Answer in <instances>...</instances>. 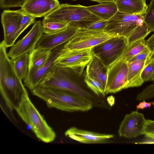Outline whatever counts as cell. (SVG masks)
Listing matches in <instances>:
<instances>
[{
  "label": "cell",
  "instance_id": "6da1fadb",
  "mask_svg": "<svg viewBox=\"0 0 154 154\" xmlns=\"http://www.w3.org/2000/svg\"><path fill=\"white\" fill-rule=\"evenodd\" d=\"M4 40L0 44V90L6 105L11 112L23 97L28 95L22 80L17 75L12 60L8 56Z\"/></svg>",
  "mask_w": 154,
  "mask_h": 154
},
{
  "label": "cell",
  "instance_id": "7a4b0ae2",
  "mask_svg": "<svg viewBox=\"0 0 154 154\" xmlns=\"http://www.w3.org/2000/svg\"><path fill=\"white\" fill-rule=\"evenodd\" d=\"M31 92L44 100L49 108L68 112H83L91 109L93 106L81 97L60 89L38 86Z\"/></svg>",
  "mask_w": 154,
  "mask_h": 154
},
{
  "label": "cell",
  "instance_id": "3957f363",
  "mask_svg": "<svg viewBox=\"0 0 154 154\" xmlns=\"http://www.w3.org/2000/svg\"><path fill=\"white\" fill-rule=\"evenodd\" d=\"M74 75L65 68L55 65L43 78L38 86L67 91L81 97L93 106H98L97 98L75 81Z\"/></svg>",
  "mask_w": 154,
  "mask_h": 154
},
{
  "label": "cell",
  "instance_id": "277c9868",
  "mask_svg": "<svg viewBox=\"0 0 154 154\" xmlns=\"http://www.w3.org/2000/svg\"><path fill=\"white\" fill-rule=\"evenodd\" d=\"M15 110L22 120L30 126L37 138L47 143L54 140L55 131L35 107L28 95L23 97Z\"/></svg>",
  "mask_w": 154,
  "mask_h": 154
},
{
  "label": "cell",
  "instance_id": "5b68a950",
  "mask_svg": "<svg viewBox=\"0 0 154 154\" xmlns=\"http://www.w3.org/2000/svg\"><path fill=\"white\" fill-rule=\"evenodd\" d=\"M103 20L79 4L67 3L60 4L54 10L44 17L42 22L54 21L63 22L69 25L80 28H86L89 25Z\"/></svg>",
  "mask_w": 154,
  "mask_h": 154
},
{
  "label": "cell",
  "instance_id": "8992f818",
  "mask_svg": "<svg viewBox=\"0 0 154 154\" xmlns=\"http://www.w3.org/2000/svg\"><path fill=\"white\" fill-rule=\"evenodd\" d=\"M91 48L71 49L64 46L55 66L64 68L74 75L80 76L93 59Z\"/></svg>",
  "mask_w": 154,
  "mask_h": 154
},
{
  "label": "cell",
  "instance_id": "52a82bcc",
  "mask_svg": "<svg viewBox=\"0 0 154 154\" xmlns=\"http://www.w3.org/2000/svg\"><path fill=\"white\" fill-rule=\"evenodd\" d=\"M128 45L127 39L116 36L91 48L93 55L108 68L122 57Z\"/></svg>",
  "mask_w": 154,
  "mask_h": 154
},
{
  "label": "cell",
  "instance_id": "ba28073f",
  "mask_svg": "<svg viewBox=\"0 0 154 154\" xmlns=\"http://www.w3.org/2000/svg\"><path fill=\"white\" fill-rule=\"evenodd\" d=\"M145 14L135 15L118 11L107 21L105 30L109 33L127 38L144 21Z\"/></svg>",
  "mask_w": 154,
  "mask_h": 154
},
{
  "label": "cell",
  "instance_id": "9c48e42d",
  "mask_svg": "<svg viewBox=\"0 0 154 154\" xmlns=\"http://www.w3.org/2000/svg\"><path fill=\"white\" fill-rule=\"evenodd\" d=\"M118 36L103 30L79 28L64 47L71 49L91 48L112 38Z\"/></svg>",
  "mask_w": 154,
  "mask_h": 154
},
{
  "label": "cell",
  "instance_id": "30bf717a",
  "mask_svg": "<svg viewBox=\"0 0 154 154\" xmlns=\"http://www.w3.org/2000/svg\"><path fill=\"white\" fill-rule=\"evenodd\" d=\"M128 76V62L122 57L108 67L106 94L127 88Z\"/></svg>",
  "mask_w": 154,
  "mask_h": 154
},
{
  "label": "cell",
  "instance_id": "8fae6325",
  "mask_svg": "<svg viewBox=\"0 0 154 154\" xmlns=\"http://www.w3.org/2000/svg\"><path fill=\"white\" fill-rule=\"evenodd\" d=\"M43 34L41 21L35 22L29 32L11 47L7 53L8 56L12 60L24 54L29 53L36 48Z\"/></svg>",
  "mask_w": 154,
  "mask_h": 154
},
{
  "label": "cell",
  "instance_id": "7c38bea8",
  "mask_svg": "<svg viewBox=\"0 0 154 154\" xmlns=\"http://www.w3.org/2000/svg\"><path fill=\"white\" fill-rule=\"evenodd\" d=\"M65 43L52 50L48 60L42 66L28 71L23 81L24 85L31 91L39 86L46 75L55 65L56 61L61 54Z\"/></svg>",
  "mask_w": 154,
  "mask_h": 154
},
{
  "label": "cell",
  "instance_id": "4fadbf2b",
  "mask_svg": "<svg viewBox=\"0 0 154 154\" xmlns=\"http://www.w3.org/2000/svg\"><path fill=\"white\" fill-rule=\"evenodd\" d=\"M146 120L143 114L137 111L127 114L119 125V136L132 138L142 135Z\"/></svg>",
  "mask_w": 154,
  "mask_h": 154
},
{
  "label": "cell",
  "instance_id": "5bb4252c",
  "mask_svg": "<svg viewBox=\"0 0 154 154\" xmlns=\"http://www.w3.org/2000/svg\"><path fill=\"white\" fill-rule=\"evenodd\" d=\"M21 8L17 10H4L1 14L5 44L8 48L14 44L15 35L24 14Z\"/></svg>",
  "mask_w": 154,
  "mask_h": 154
},
{
  "label": "cell",
  "instance_id": "9a60e30c",
  "mask_svg": "<svg viewBox=\"0 0 154 154\" xmlns=\"http://www.w3.org/2000/svg\"><path fill=\"white\" fill-rule=\"evenodd\" d=\"M79 28L69 25L64 29L51 34H43L36 48L52 50L69 42Z\"/></svg>",
  "mask_w": 154,
  "mask_h": 154
},
{
  "label": "cell",
  "instance_id": "2e32d148",
  "mask_svg": "<svg viewBox=\"0 0 154 154\" xmlns=\"http://www.w3.org/2000/svg\"><path fill=\"white\" fill-rule=\"evenodd\" d=\"M60 5L58 0H27L21 9L35 18L47 15Z\"/></svg>",
  "mask_w": 154,
  "mask_h": 154
},
{
  "label": "cell",
  "instance_id": "e0dca14e",
  "mask_svg": "<svg viewBox=\"0 0 154 154\" xmlns=\"http://www.w3.org/2000/svg\"><path fill=\"white\" fill-rule=\"evenodd\" d=\"M65 135L73 140L85 143H97L111 138V134H103L84 130L73 127L67 129Z\"/></svg>",
  "mask_w": 154,
  "mask_h": 154
},
{
  "label": "cell",
  "instance_id": "ac0fdd59",
  "mask_svg": "<svg viewBox=\"0 0 154 154\" xmlns=\"http://www.w3.org/2000/svg\"><path fill=\"white\" fill-rule=\"evenodd\" d=\"M86 67V75L98 82L105 93L108 68L98 57L94 55Z\"/></svg>",
  "mask_w": 154,
  "mask_h": 154
},
{
  "label": "cell",
  "instance_id": "d6986e66",
  "mask_svg": "<svg viewBox=\"0 0 154 154\" xmlns=\"http://www.w3.org/2000/svg\"><path fill=\"white\" fill-rule=\"evenodd\" d=\"M118 11L128 14H145L148 7L146 0H115Z\"/></svg>",
  "mask_w": 154,
  "mask_h": 154
},
{
  "label": "cell",
  "instance_id": "ffe728a7",
  "mask_svg": "<svg viewBox=\"0 0 154 154\" xmlns=\"http://www.w3.org/2000/svg\"><path fill=\"white\" fill-rule=\"evenodd\" d=\"M146 64V60L128 62V83L127 88L139 87L142 85L144 82L141 78V74Z\"/></svg>",
  "mask_w": 154,
  "mask_h": 154
},
{
  "label": "cell",
  "instance_id": "44dd1931",
  "mask_svg": "<svg viewBox=\"0 0 154 154\" xmlns=\"http://www.w3.org/2000/svg\"><path fill=\"white\" fill-rule=\"evenodd\" d=\"M92 13L102 19L108 21L118 11L115 2L100 3L94 5L86 6Z\"/></svg>",
  "mask_w": 154,
  "mask_h": 154
},
{
  "label": "cell",
  "instance_id": "7402d4cb",
  "mask_svg": "<svg viewBox=\"0 0 154 154\" xmlns=\"http://www.w3.org/2000/svg\"><path fill=\"white\" fill-rule=\"evenodd\" d=\"M51 50L35 48L29 53L28 70L38 68L48 61L51 53Z\"/></svg>",
  "mask_w": 154,
  "mask_h": 154
},
{
  "label": "cell",
  "instance_id": "603a6c76",
  "mask_svg": "<svg viewBox=\"0 0 154 154\" xmlns=\"http://www.w3.org/2000/svg\"><path fill=\"white\" fill-rule=\"evenodd\" d=\"M12 61L18 77L21 80H23L27 74L29 69V53L24 54Z\"/></svg>",
  "mask_w": 154,
  "mask_h": 154
},
{
  "label": "cell",
  "instance_id": "cb8c5ba5",
  "mask_svg": "<svg viewBox=\"0 0 154 154\" xmlns=\"http://www.w3.org/2000/svg\"><path fill=\"white\" fill-rule=\"evenodd\" d=\"M147 47L145 38L134 42L128 45L122 57L128 61Z\"/></svg>",
  "mask_w": 154,
  "mask_h": 154
},
{
  "label": "cell",
  "instance_id": "d4e9b609",
  "mask_svg": "<svg viewBox=\"0 0 154 154\" xmlns=\"http://www.w3.org/2000/svg\"><path fill=\"white\" fill-rule=\"evenodd\" d=\"M69 24L66 22L58 21H49L42 22L43 33L51 34L60 31L67 27Z\"/></svg>",
  "mask_w": 154,
  "mask_h": 154
},
{
  "label": "cell",
  "instance_id": "484cf974",
  "mask_svg": "<svg viewBox=\"0 0 154 154\" xmlns=\"http://www.w3.org/2000/svg\"><path fill=\"white\" fill-rule=\"evenodd\" d=\"M150 32L144 21L140 24L127 38L128 45L137 40L145 38Z\"/></svg>",
  "mask_w": 154,
  "mask_h": 154
},
{
  "label": "cell",
  "instance_id": "4316f807",
  "mask_svg": "<svg viewBox=\"0 0 154 154\" xmlns=\"http://www.w3.org/2000/svg\"><path fill=\"white\" fill-rule=\"evenodd\" d=\"M35 18L31 15L24 13L15 35V40L29 26L35 22Z\"/></svg>",
  "mask_w": 154,
  "mask_h": 154
},
{
  "label": "cell",
  "instance_id": "83f0119b",
  "mask_svg": "<svg viewBox=\"0 0 154 154\" xmlns=\"http://www.w3.org/2000/svg\"><path fill=\"white\" fill-rule=\"evenodd\" d=\"M144 21L151 32L154 31V0H151L148 6Z\"/></svg>",
  "mask_w": 154,
  "mask_h": 154
},
{
  "label": "cell",
  "instance_id": "f1b7e54d",
  "mask_svg": "<svg viewBox=\"0 0 154 154\" xmlns=\"http://www.w3.org/2000/svg\"><path fill=\"white\" fill-rule=\"evenodd\" d=\"M84 81L88 87L97 96L101 95L104 96V92L101 85L97 82L85 75Z\"/></svg>",
  "mask_w": 154,
  "mask_h": 154
},
{
  "label": "cell",
  "instance_id": "f546056e",
  "mask_svg": "<svg viewBox=\"0 0 154 154\" xmlns=\"http://www.w3.org/2000/svg\"><path fill=\"white\" fill-rule=\"evenodd\" d=\"M154 75V60L150 61L147 64L141 74V78L144 82L151 81Z\"/></svg>",
  "mask_w": 154,
  "mask_h": 154
},
{
  "label": "cell",
  "instance_id": "4dcf8cb0",
  "mask_svg": "<svg viewBox=\"0 0 154 154\" xmlns=\"http://www.w3.org/2000/svg\"><path fill=\"white\" fill-rule=\"evenodd\" d=\"M27 0H0V7L6 8L22 7Z\"/></svg>",
  "mask_w": 154,
  "mask_h": 154
},
{
  "label": "cell",
  "instance_id": "1f68e13d",
  "mask_svg": "<svg viewBox=\"0 0 154 154\" xmlns=\"http://www.w3.org/2000/svg\"><path fill=\"white\" fill-rule=\"evenodd\" d=\"M142 135L154 140V121L146 119Z\"/></svg>",
  "mask_w": 154,
  "mask_h": 154
},
{
  "label": "cell",
  "instance_id": "d6a6232c",
  "mask_svg": "<svg viewBox=\"0 0 154 154\" xmlns=\"http://www.w3.org/2000/svg\"><path fill=\"white\" fill-rule=\"evenodd\" d=\"M151 52V51L147 47L140 53L131 58L128 62L136 60H146Z\"/></svg>",
  "mask_w": 154,
  "mask_h": 154
},
{
  "label": "cell",
  "instance_id": "836d02e7",
  "mask_svg": "<svg viewBox=\"0 0 154 154\" xmlns=\"http://www.w3.org/2000/svg\"><path fill=\"white\" fill-rule=\"evenodd\" d=\"M107 23V21L101 20L92 23L86 28L95 30H105Z\"/></svg>",
  "mask_w": 154,
  "mask_h": 154
},
{
  "label": "cell",
  "instance_id": "e575fe53",
  "mask_svg": "<svg viewBox=\"0 0 154 154\" xmlns=\"http://www.w3.org/2000/svg\"><path fill=\"white\" fill-rule=\"evenodd\" d=\"M146 44L151 52L154 51V33L146 41Z\"/></svg>",
  "mask_w": 154,
  "mask_h": 154
},
{
  "label": "cell",
  "instance_id": "d590c367",
  "mask_svg": "<svg viewBox=\"0 0 154 154\" xmlns=\"http://www.w3.org/2000/svg\"><path fill=\"white\" fill-rule=\"evenodd\" d=\"M152 105H154V102H147L143 101L141 102L136 106L137 109H143L150 107Z\"/></svg>",
  "mask_w": 154,
  "mask_h": 154
},
{
  "label": "cell",
  "instance_id": "8d00e7d4",
  "mask_svg": "<svg viewBox=\"0 0 154 154\" xmlns=\"http://www.w3.org/2000/svg\"><path fill=\"white\" fill-rule=\"evenodd\" d=\"M154 60V51L151 52L148 59L146 60V63L147 64L150 61Z\"/></svg>",
  "mask_w": 154,
  "mask_h": 154
},
{
  "label": "cell",
  "instance_id": "74e56055",
  "mask_svg": "<svg viewBox=\"0 0 154 154\" xmlns=\"http://www.w3.org/2000/svg\"><path fill=\"white\" fill-rule=\"evenodd\" d=\"M91 1L96 2L99 3L107 2H115V0H90Z\"/></svg>",
  "mask_w": 154,
  "mask_h": 154
},
{
  "label": "cell",
  "instance_id": "f35d334b",
  "mask_svg": "<svg viewBox=\"0 0 154 154\" xmlns=\"http://www.w3.org/2000/svg\"><path fill=\"white\" fill-rule=\"evenodd\" d=\"M151 81H153V82H154V75L153 76L151 79Z\"/></svg>",
  "mask_w": 154,
  "mask_h": 154
},
{
  "label": "cell",
  "instance_id": "ab89813d",
  "mask_svg": "<svg viewBox=\"0 0 154 154\" xmlns=\"http://www.w3.org/2000/svg\"><path fill=\"white\" fill-rule=\"evenodd\" d=\"M73 0V1H76V0Z\"/></svg>",
  "mask_w": 154,
  "mask_h": 154
}]
</instances>
